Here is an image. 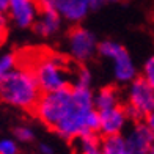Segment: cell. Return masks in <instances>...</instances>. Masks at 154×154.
I'll use <instances>...</instances> for the list:
<instances>
[{
  "label": "cell",
  "instance_id": "obj_25",
  "mask_svg": "<svg viewBox=\"0 0 154 154\" xmlns=\"http://www.w3.org/2000/svg\"><path fill=\"white\" fill-rule=\"evenodd\" d=\"M145 123L148 124V126H149V129H151V131L154 132V112H152L151 115H148V116H146V120H145Z\"/></svg>",
  "mask_w": 154,
  "mask_h": 154
},
{
  "label": "cell",
  "instance_id": "obj_11",
  "mask_svg": "<svg viewBox=\"0 0 154 154\" xmlns=\"http://www.w3.org/2000/svg\"><path fill=\"white\" fill-rule=\"evenodd\" d=\"M63 24L65 20L58 14L57 10L52 11H41L38 20L33 25L35 35H38L39 38H52L55 35H58L63 30Z\"/></svg>",
  "mask_w": 154,
  "mask_h": 154
},
{
  "label": "cell",
  "instance_id": "obj_19",
  "mask_svg": "<svg viewBox=\"0 0 154 154\" xmlns=\"http://www.w3.org/2000/svg\"><path fill=\"white\" fill-rule=\"evenodd\" d=\"M142 77L146 79L154 87V52L143 63V66H142Z\"/></svg>",
  "mask_w": 154,
  "mask_h": 154
},
{
  "label": "cell",
  "instance_id": "obj_3",
  "mask_svg": "<svg viewBox=\"0 0 154 154\" xmlns=\"http://www.w3.org/2000/svg\"><path fill=\"white\" fill-rule=\"evenodd\" d=\"M97 57L110 61L113 79L118 85H129L132 80L138 77V69L131 52L115 39L107 38L99 41Z\"/></svg>",
  "mask_w": 154,
  "mask_h": 154
},
{
  "label": "cell",
  "instance_id": "obj_9",
  "mask_svg": "<svg viewBox=\"0 0 154 154\" xmlns=\"http://www.w3.org/2000/svg\"><path fill=\"white\" fill-rule=\"evenodd\" d=\"M99 121H101L99 134L102 137L123 134L126 126L131 123L128 113H126L124 104H121V106H118V107H113V109L99 112Z\"/></svg>",
  "mask_w": 154,
  "mask_h": 154
},
{
  "label": "cell",
  "instance_id": "obj_12",
  "mask_svg": "<svg viewBox=\"0 0 154 154\" xmlns=\"http://www.w3.org/2000/svg\"><path fill=\"white\" fill-rule=\"evenodd\" d=\"M121 104V93L115 85H106L94 91V107L97 112L113 109Z\"/></svg>",
  "mask_w": 154,
  "mask_h": 154
},
{
  "label": "cell",
  "instance_id": "obj_8",
  "mask_svg": "<svg viewBox=\"0 0 154 154\" xmlns=\"http://www.w3.org/2000/svg\"><path fill=\"white\" fill-rule=\"evenodd\" d=\"M126 137L129 154H148L154 145V132L145 121L132 123Z\"/></svg>",
  "mask_w": 154,
  "mask_h": 154
},
{
  "label": "cell",
  "instance_id": "obj_1",
  "mask_svg": "<svg viewBox=\"0 0 154 154\" xmlns=\"http://www.w3.org/2000/svg\"><path fill=\"white\" fill-rule=\"evenodd\" d=\"M41 94V87L32 66L19 65L0 83V102L19 110L33 112Z\"/></svg>",
  "mask_w": 154,
  "mask_h": 154
},
{
  "label": "cell",
  "instance_id": "obj_26",
  "mask_svg": "<svg viewBox=\"0 0 154 154\" xmlns=\"http://www.w3.org/2000/svg\"><path fill=\"white\" fill-rule=\"evenodd\" d=\"M85 154H104V152H102V149H101V146H99V148H94V149H91V151H88V152H85Z\"/></svg>",
  "mask_w": 154,
  "mask_h": 154
},
{
  "label": "cell",
  "instance_id": "obj_10",
  "mask_svg": "<svg viewBox=\"0 0 154 154\" xmlns=\"http://www.w3.org/2000/svg\"><path fill=\"white\" fill-rule=\"evenodd\" d=\"M55 10L58 14L63 17L66 24L80 25L85 20L91 11L88 0H57V6Z\"/></svg>",
  "mask_w": 154,
  "mask_h": 154
},
{
  "label": "cell",
  "instance_id": "obj_18",
  "mask_svg": "<svg viewBox=\"0 0 154 154\" xmlns=\"http://www.w3.org/2000/svg\"><path fill=\"white\" fill-rule=\"evenodd\" d=\"M17 152H19V145L16 138L10 137L0 138V154H17Z\"/></svg>",
  "mask_w": 154,
  "mask_h": 154
},
{
  "label": "cell",
  "instance_id": "obj_7",
  "mask_svg": "<svg viewBox=\"0 0 154 154\" xmlns=\"http://www.w3.org/2000/svg\"><path fill=\"white\" fill-rule=\"evenodd\" d=\"M39 13L36 0H11L8 8L10 25L17 30H30L38 20Z\"/></svg>",
  "mask_w": 154,
  "mask_h": 154
},
{
  "label": "cell",
  "instance_id": "obj_15",
  "mask_svg": "<svg viewBox=\"0 0 154 154\" xmlns=\"http://www.w3.org/2000/svg\"><path fill=\"white\" fill-rule=\"evenodd\" d=\"M19 66V57L14 52L0 54V83Z\"/></svg>",
  "mask_w": 154,
  "mask_h": 154
},
{
  "label": "cell",
  "instance_id": "obj_13",
  "mask_svg": "<svg viewBox=\"0 0 154 154\" xmlns=\"http://www.w3.org/2000/svg\"><path fill=\"white\" fill-rule=\"evenodd\" d=\"M101 149L104 154H129L126 137L123 134L101 137Z\"/></svg>",
  "mask_w": 154,
  "mask_h": 154
},
{
  "label": "cell",
  "instance_id": "obj_24",
  "mask_svg": "<svg viewBox=\"0 0 154 154\" xmlns=\"http://www.w3.org/2000/svg\"><path fill=\"white\" fill-rule=\"evenodd\" d=\"M10 2L11 0H0V13H2V14H8Z\"/></svg>",
  "mask_w": 154,
  "mask_h": 154
},
{
  "label": "cell",
  "instance_id": "obj_16",
  "mask_svg": "<svg viewBox=\"0 0 154 154\" xmlns=\"http://www.w3.org/2000/svg\"><path fill=\"white\" fill-rule=\"evenodd\" d=\"M75 87H82V88H91L93 85V74L91 69L87 65H80L79 68H75V74H74V83Z\"/></svg>",
  "mask_w": 154,
  "mask_h": 154
},
{
  "label": "cell",
  "instance_id": "obj_2",
  "mask_svg": "<svg viewBox=\"0 0 154 154\" xmlns=\"http://www.w3.org/2000/svg\"><path fill=\"white\" fill-rule=\"evenodd\" d=\"M32 69L43 93H52L72 87L75 69L71 68V60L57 52H46L35 58Z\"/></svg>",
  "mask_w": 154,
  "mask_h": 154
},
{
  "label": "cell",
  "instance_id": "obj_23",
  "mask_svg": "<svg viewBox=\"0 0 154 154\" xmlns=\"http://www.w3.org/2000/svg\"><path fill=\"white\" fill-rule=\"evenodd\" d=\"M38 148H39V152H41V154H54V146L49 145V143H46V142L39 143Z\"/></svg>",
  "mask_w": 154,
  "mask_h": 154
},
{
  "label": "cell",
  "instance_id": "obj_6",
  "mask_svg": "<svg viewBox=\"0 0 154 154\" xmlns=\"http://www.w3.org/2000/svg\"><path fill=\"white\" fill-rule=\"evenodd\" d=\"M99 39L96 35L82 25H74L66 35V52L68 57L77 65H87L97 55Z\"/></svg>",
  "mask_w": 154,
  "mask_h": 154
},
{
  "label": "cell",
  "instance_id": "obj_4",
  "mask_svg": "<svg viewBox=\"0 0 154 154\" xmlns=\"http://www.w3.org/2000/svg\"><path fill=\"white\" fill-rule=\"evenodd\" d=\"M124 109L131 123L145 121L154 112V87L142 75L126 85Z\"/></svg>",
  "mask_w": 154,
  "mask_h": 154
},
{
  "label": "cell",
  "instance_id": "obj_27",
  "mask_svg": "<svg viewBox=\"0 0 154 154\" xmlns=\"http://www.w3.org/2000/svg\"><path fill=\"white\" fill-rule=\"evenodd\" d=\"M148 154H154V145H152V146H151V149H149V151H148Z\"/></svg>",
  "mask_w": 154,
  "mask_h": 154
},
{
  "label": "cell",
  "instance_id": "obj_14",
  "mask_svg": "<svg viewBox=\"0 0 154 154\" xmlns=\"http://www.w3.org/2000/svg\"><path fill=\"white\" fill-rule=\"evenodd\" d=\"M71 143H72V149L75 154H85L94 148H99L101 137L97 134H85V135L75 137L74 140H71Z\"/></svg>",
  "mask_w": 154,
  "mask_h": 154
},
{
  "label": "cell",
  "instance_id": "obj_5",
  "mask_svg": "<svg viewBox=\"0 0 154 154\" xmlns=\"http://www.w3.org/2000/svg\"><path fill=\"white\" fill-rule=\"evenodd\" d=\"M71 106H72V90L69 87L65 90H58V91L43 93L38 104L33 109V113L44 126L54 131L66 116Z\"/></svg>",
  "mask_w": 154,
  "mask_h": 154
},
{
  "label": "cell",
  "instance_id": "obj_20",
  "mask_svg": "<svg viewBox=\"0 0 154 154\" xmlns=\"http://www.w3.org/2000/svg\"><path fill=\"white\" fill-rule=\"evenodd\" d=\"M8 25H10V19L8 14H2L0 13V47H3L8 38Z\"/></svg>",
  "mask_w": 154,
  "mask_h": 154
},
{
  "label": "cell",
  "instance_id": "obj_17",
  "mask_svg": "<svg viewBox=\"0 0 154 154\" xmlns=\"http://www.w3.org/2000/svg\"><path fill=\"white\" fill-rule=\"evenodd\" d=\"M14 138L20 143H30L35 140V131L30 126H17L14 129Z\"/></svg>",
  "mask_w": 154,
  "mask_h": 154
},
{
  "label": "cell",
  "instance_id": "obj_22",
  "mask_svg": "<svg viewBox=\"0 0 154 154\" xmlns=\"http://www.w3.org/2000/svg\"><path fill=\"white\" fill-rule=\"evenodd\" d=\"M41 11H52L57 6V0H36Z\"/></svg>",
  "mask_w": 154,
  "mask_h": 154
},
{
  "label": "cell",
  "instance_id": "obj_21",
  "mask_svg": "<svg viewBox=\"0 0 154 154\" xmlns=\"http://www.w3.org/2000/svg\"><path fill=\"white\" fill-rule=\"evenodd\" d=\"M115 2H118V0H88L90 6H91V11L101 10V8H104V6L112 5V3H115Z\"/></svg>",
  "mask_w": 154,
  "mask_h": 154
}]
</instances>
